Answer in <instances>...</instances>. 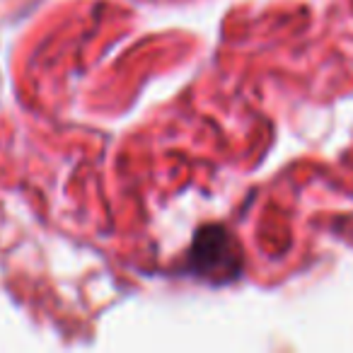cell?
Returning <instances> with one entry per match:
<instances>
[{
	"instance_id": "obj_1",
	"label": "cell",
	"mask_w": 353,
	"mask_h": 353,
	"mask_svg": "<svg viewBox=\"0 0 353 353\" xmlns=\"http://www.w3.org/2000/svg\"><path fill=\"white\" fill-rule=\"evenodd\" d=\"M187 271L211 283L235 281L242 271V247L223 225H203L187 252Z\"/></svg>"
}]
</instances>
